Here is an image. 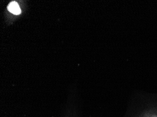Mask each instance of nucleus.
Returning <instances> with one entry per match:
<instances>
[{
	"mask_svg": "<svg viewBox=\"0 0 157 117\" xmlns=\"http://www.w3.org/2000/svg\"><path fill=\"white\" fill-rule=\"evenodd\" d=\"M8 9L10 12L15 15H19L21 12L20 8L18 3L16 1H12L8 6Z\"/></svg>",
	"mask_w": 157,
	"mask_h": 117,
	"instance_id": "1",
	"label": "nucleus"
}]
</instances>
